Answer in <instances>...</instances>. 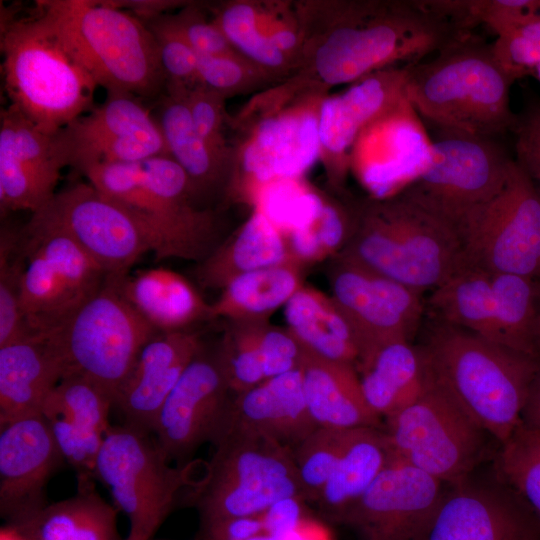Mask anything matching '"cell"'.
Wrapping results in <instances>:
<instances>
[{
  "label": "cell",
  "instance_id": "6da1fadb",
  "mask_svg": "<svg viewBox=\"0 0 540 540\" xmlns=\"http://www.w3.org/2000/svg\"><path fill=\"white\" fill-rule=\"evenodd\" d=\"M301 47L287 78L329 92L417 64L472 35L444 0L296 1Z\"/></svg>",
  "mask_w": 540,
  "mask_h": 540
},
{
  "label": "cell",
  "instance_id": "7a4b0ae2",
  "mask_svg": "<svg viewBox=\"0 0 540 540\" xmlns=\"http://www.w3.org/2000/svg\"><path fill=\"white\" fill-rule=\"evenodd\" d=\"M328 95L285 79L255 94L229 117L236 137L226 201L251 206L266 184L303 177L319 159V114Z\"/></svg>",
  "mask_w": 540,
  "mask_h": 540
},
{
  "label": "cell",
  "instance_id": "3957f363",
  "mask_svg": "<svg viewBox=\"0 0 540 540\" xmlns=\"http://www.w3.org/2000/svg\"><path fill=\"white\" fill-rule=\"evenodd\" d=\"M420 346L435 382L486 433L506 442L522 424L540 359L432 317Z\"/></svg>",
  "mask_w": 540,
  "mask_h": 540
},
{
  "label": "cell",
  "instance_id": "277c9868",
  "mask_svg": "<svg viewBox=\"0 0 540 540\" xmlns=\"http://www.w3.org/2000/svg\"><path fill=\"white\" fill-rule=\"evenodd\" d=\"M142 226L156 259L203 261L222 241L217 217L200 206L180 165L167 155L81 171Z\"/></svg>",
  "mask_w": 540,
  "mask_h": 540
},
{
  "label": "cell",
  "instance_id": "5b68a950",
  "mask_svg": "<svg viewBox=\"0 0 540 540\" xmlns=\"http://www.w3.org/2000/svg\"><path fill=\"white\" fill-rule=\"evenodd\" d=\"M514 80L497 61L492 43L475 35L407 66L406 96L435 129L495 138L512 131Z\"/></svg>",
  "mask_w": 540,
  "mask_h": 540
},
{
  "label": "cell",
  "instance_id": "8992f818",
  "mask_svg": "<svg viewBox=\"0 0 540 540\" xmlns=\"http://www.w3.org/2000/svg\"><path fill=\"white\" fill-rule=\"evenodd\" d=\"M336 256L421 293L464 266L456 230L398 195L358 203L353 232Z\"/></svg>",
  "mask_w": 540,
  "mask_h": 540
},
{
  "label": "cell",
  "instance_id": "52a82bcc",
  "mask_svg": "<svg viewBox=\"0 0 540 540\" xmlns=\"http://www.w3.org/2000/svg\"><path fill=\"white\" fill-rule=\"evenodd\" d=\"M37 4L39 12L98 86L139 98L165 92L167 80L158 44L142 20L108 2L49 0Z\"/></svg>",
  "mask_w": 540,
  "mask_h": 540
},
{
  "label": "cell",
  "instance_id": "ba28073f",
  "mask_svg": "<svg viewBox=\"0 0 540 540\" xmlns=\"http://www.w3.org/2000/svg\"><path fill=\"white\" fill-rule=\"evenodd\" d=\"M2 71L10 105L56 133L93 108L98 86L40 12L1 30Z\"/></svg>",
  "mask_w": 540,
  "mask_h": 540
},
{
  "label": "cell",
  "instance_id": "9c48e42d",
  "mask_svg": "<svg viewBox=\"0 0 540 540\" xmlns=\"http://www.w3.org/2000/svg\"><path fill=\"white\" fill-rule=\"evenodd\" d=\"M125 276L107 275L99 290L48 334L64 376L90 380L113 403L141 349L158 333L124 296L121 281Z\"/></svg>",
  "mask_w": 540,
  "mask_h": 540
},
{
  "label": "cell",
  "instance_id": "30bf717a",
  "mask_svg": "<svg viewBox=\"0 0 540 540\" xmlns=\"http://www.w3.org/2000/svg\"><path fill=\"white\" fill-rule=\"evenodd\" d=\"M195 487L201 523L259 516L277 501L302 496L293 450L264 437L224 432Z\"/></svg>",
  "mask_w": 540,
  "mask_h": 540
},
{
  "label": "cell",
  "instance_id": "8fae6325",
  "mask_svg": "<svg viewBox=\"0 0 540 540\" xmlns=\"http://www.w3.org/2000/svg\"><path fill=\"white\" fill-rule=\"evenodd\" d=\"M22 234V312L32 334L48 335L99 290L108 274L67 232L37 213Z\"/></svg>",
  "mask_w": 540,
  "mask_h": 540
},
{
  "label": "cell",
  "instance_id": "7c38bea8",
  "mask_svg": "<svg viewBox=\"0 0 540 540\" xmlns=\"http://www.w3.org/2000/svg\"><path fill=\"white\" fill-rule=\"evenodd\" d=\"M192 464L172 467L156 441L127 425L110 426L95 464V479L109 489L129 519L124 540H150L171 512Z\"/></svg>",
  "mask_w": 540,
  "mask_h": 540
},
{
  "label": "cell",
  "instance_id": "4fadbf2b",
  "mask_svg": "<svg viewBox=\"0 0 540 540\" xmlns=\"http://www.w3.org/2000/svg\"><path fill=\"white\" fill-rule=\"evenodd\" d=\"M427 169L398 196L456 230L503 187L513 158L495 138L435 129Z\"/></svg>",
  "mask_w": 540,
  "mask_h": 540
},
{
  "label": "cell",
  "instance_id": "5bb4252c",
  "mask_svg": "<svg viewBox=\"0 0 540 540\" xmlns=\"http://www.w3.org/2000/svg\"><path fill=\"white\" fill-rule=\"evenodd\" d=\"M386 421L394 457L452 485L467 480L484 450L486 432L431 373L421 394Z\"/></svg>",
  "mask_w": 540,
  "mask_h": 540
},
{
  "label": "cell",
  "instance_id": "9a60e30c",
  "mask_svg": "<svg viewBox=\"0 0 540 540\" xmlns=\"http://www.w3.org/2000/svg\"><path fill=\"white\" fill-rule=\"evenodd\" d=\"M464 265L540 278V198L512 160L501 190L456 226Z\"/></svg>",
  "mask_w": 540,
  "mask_h": 540
},
{
  "label": "cell",
  "instance_id": "2e32d148",
  "mask_svg": "<svg viewBox=\"0 0 540 540\" xmlns=\"http://www.w3.org/2000/svg\"><path fill=\"white\" fill-rule=\"evenodd\" d=\"M328 279L331 297L354 331L357 364L385 344L412 341L422 325L426 301L415 289L340 256Z\"/></svg>",
  "mask_w": 540,
  "mask_h": 540
},
{
  "label": "cell",
  "instance_id": "e0dca14e",
  "mask_svg": "<svg viewBox=\"0 0 540 540\" xmlns=\"http://www.w3.org/2000/svg\"><path fill=\"white\" fill-rule=\"evenodd\" d=\"M35 213L67 232L108 275L129 274L137 260L151 251L135 217L88 182L57 192Z\"/></svg>",
  "mask_w": 540,
  "mask_h": 540
},
{
  "label": "cell",
  "instance_id": "ac0fdd59",
  "mask_svg": "<svg viewBox=\"0 0 540 540\" xmlns=\"http://www.w3.org/2000/svg\"><path fill=\"white\" fill-rule=\"evenodd\" d=\"M432 152V138L406 96L359 134L350 172L371 199L385 200L399 195L427 169Z\"/></svg>",
  "mask_w": 540,
  "mask_h": 540
},
{
  "label": "cell",
  "instance_id": "d6986e66",
  "mask_svg": "<svg viewBox=\"0 0 540 540\" xmlns=\"http://www.w3.org/2000/svg\"><path fill=\"white\" fill-rule=\"evenodd\" d=\"M69 166L133 163L169 155L160 125L140 98L108 90L105 100L61 130Z\"/></svg>",
  "mask_w": 540,
  "mask_h": 540
},
{
  "label": "cell",
  "instance_id": "ffe728a7",
  "mask_svg": "<svg viewBox=\"0 0 540 540\" xmlns=\"http://www.w3.org/2000/svg\"><path fill=\"white\" fill-rule=\"evenodd\" d=\"M442 483L393 457L335 518L355 529L361 540H421L444 495Z\"/></svg>",
  "mask_w": 540,
  "mask_h": 540
},
{
  "label": "cell",
  "instance_id": "44dd1931",
  "mask_svg": "<svg viewBox=\"0 0 540 540\" xmlns=\"http://www.w3.org/2000/svg\"><path fill=\"white\" fill-rule=\"evenodd\" d=\"M69 166L61 130L38 128L15 107L0 113V212L35 213L55 191L61 171Z\"/></svg>",
  "mask_w": 540,
  "mask_h": 540
},
{
  "label": "cell",
  "instance_id": "7402d4cb",
  "mask_svg": "<svg viewBox=\"0 0 540 540\" xmlns=\"http://www.w3.org/2000/svg\"><path fill=\"white\" fill-rule=\"evenodd\" d=\"M231 392L217 353L203 348L167 397L153 432L167 459L187 456L219 432Z\"/></svg>",
  "mask_w": 540,
  "mask_h": 540
},
{
  "label": "cell",
  "instance_id": "603a6c76",
  "mask_svg": "<svg viewBox=\"0 0 540 540\" xmlns=\"http://www.w3.org/2000/svg\"><path fill=\"white\" fill-rule=\"evenodd\" d=\"M407 66L377 71L328 95L319 114V159L330 188L339 194L350 172V155L362 130L406 97Z\"/></svg>",
  "mask_w": 540,
  "mask_h": 540
},
{
  "label": "cell",
  "instance_id": "cb8c5ba5",
  "mask_svg": "<svg viewBox=\"0 0 540 540\" xmlns=\"http://www.w3.org/2000/svg\"><path fill=\"white\" fill-rule=\"evenodd\" d=\"M0 427V514L13 525L48 504L47 481L65 460L41 413Z\"/></svg>",
  "mask_w": 540,
  "mask_h": 540
},
{
  "label": "cell",
  "instance_id": "d4e9b609",
  "mask_svg": "<svg viewBox=\"0 0 540 540\" xmlns=\"http://www.w3.org/2000/svg\"><path fill=\"white\" fill-rule=\"evenodd\" d=\"M113 399L77 375L64 376L46 399L41 416L64 460L77 472L78 486L93 484L96 459L110 425Z\"/></svg>",
  "mask_w": 540,
  "mask_h": 540
},
{
  "label": "cell",
  "instance_id": "484cf974",
  "mask_svg": "<svg viewBox=\"0 0 540 540\" xmlns=\"http://www.w3.org/2000/svg\"><path fill=\"white\" fill-rule=\"evenodd\" d=\"M202 348L199 334L189 329L154 335L141 349L114 400L113 407L120 410L125 425L144 434L153 432L167 397Z\"/></svg>",
  "mask_w": 540,
  "mask_h": 540
},
{
  "label": "cell",
  "instance_id": "4316f807",
  "mask_svg": "<svg viewBox=\"0 0 540 540\" xmlns=\"http://www.w3.org/2000/svg\"><path fill=\"white\" fill-rule=\"evenodd\" d=\"M536 525L511 497L465 480L444 492L421 540H538Z\"/></svg>",
  "mask_w": 540,
  "mask_h": 540
},
{
  "label": "cell",
  "instance_id": "83f0119b",
  "mask_svg": "<svg viewBox=\"0 0 540 540\" xmlns=\"http://www.w3.org/2000/svg\"><path fill=\"white\" fill-rule=\"evenodd\" d=\"M316 428L308 411L299 367L237 394L216 437L224 432H239L264 437L293 450Z\"/></svg>",
  "mask_w": 540,
  "mask_h": 540
},
{
  "label": "cell",
  "instance_id": "f1b7e54d",
  "mask_svg": "<svg viewBox=\"0 0 540 540\" xmlns=\"http://www.w3.org/2000/svg\"><path fill=\"white\" fill-rule=\"evenodd\" d=\"M64 376L48 335H32L0 347V426L39 414Z\"/></svg>",
  "mask_w": 540,
  "mask_h": 540
},
{
  "label": "cell",
  "instance_id": "f546056e",
  "mask_svg": "<svg viewBox=\"0 0 540 540\" xmlns=\"http://www.w3.org/2000/svg\"><path fill=\"white\" fill-rule=\"evenodd\" d=\"M188 89L167 86L156 117L169 155L186 173L196 202L225 199L233 161L212 149L196 132L186 102Z\"/></svg>",
  "mask_w": 540,
  "mask_h": 540
},
{
  "label": "cell",
  "instance_id": "4dcf8cb0",
  "mask_svg": "<svg viewBox=\"0 0 540 540\" xmlns=\"http://www.w3.org/2000/svg\"><path fill=\"white\" fill-rule=\"evenodd\" d=\"M300 368L308 411L317 427H379L380 416L365 399L355 365L303 351Z\"/></svg>",
  "mask_w": 540,
  "mask_h": 540
},
{
  "label": "cell",
  "instance_id": "1f68e13d",
  "mask_svg": "<svg viewBox=\"0 0 540 540\" xmlns=\"http://www.w3.org/2000/svg\"><path fill=\"white\" fill-rule=\"evenodd\" d=\"M356 369L368 405L385 418L412 403L430 378L421 346L409 340L381 346L360 361Z\"/></svg>",
  "mask_w": 540,
  "mask_h": 540
},
{
  "label": "cell",
  "instance_id": "d6a6232c",
  "mask_svg": "<svg viewBox=\"0 0 540 540\" xmlns=\"http://www.w3.org/2000/svg\"><path fill=\"white\" fill-rule=\"evenodd\" d=\"M289 262L286 237L252 209L246 221L199 262L196 276L203 287L222 289L237 276Z\"/></svg>",
  "mask_w": 540,
  "mask_h": 540
},
{
  "label": "cell",
  "instance_id": "836d02e7",
  "mask_svg": "<svg viewBox=\"0 0 540 540\" xmlns=\"http://www.w3.org/2000/svg\"><path fill=\"white\" fill-rule=\"evenodd\" d=\"M121 290L158 332L187 330L196 322L211 319V304L188 279L167 268L128 274L121 281Z\"/></svg>",
  "mask_w": 540,
  "mask_h": 540
},
{
  "label": "cell",
  "instance_id": "e575fe53",
  "mask_svg": "<svg viewBox=\"0 0 540 540\" xmlns=\"http://www.w3.org/2000/svg\"><path fill=\"white\" fill-rule=\"evenodd\" d=\"M284 308L287 329L303 351L356 366L359 349L354 331L331 296L303 285Z\"/></svg>",
  "mask_w": 540,
  "mask_h": 540
},
{
  "label": "cell",
  "instance_id": "d590c367",
  "mask_svg": "<svg viewBox=\"0 0 540 540\" xmlns=\"http://www.w3.org/2000/svg\"><path fill=\"white\" fill-rule=\"evenodd\" d=\"M28 540H124L117 527V511L95 491L79 486L76 495L47 504L10 525Z\"/></svg>",
  "mask_w": 540,
  "mask_h": 540
},
{
  "label": "cell",
  "instance_id": "8d00e7d4",
  "mask_svg": "<svg viewBox=\"0 0 540 540\" xmlns=\"http://www.w3.org/2000/svg\"><path fill=\"white\" fill-rule=\"evenodd\" d=\"M393 457L388 437L379 427L347 429L318 502L336 517L366 491Z\"/></svg>",
  "mask_w": 540,
  "mask_h": 540
},
{
  "label": "cell",
  "instance_id": "74e56055",
  "mask_svg": "<svg viewBox=\"0 0 540 540\" xmlns=\"http://www.w3.org/2000/svg\"><path fill=\"white\" fill-rule=\"evenodd\" d=\"M426 309L434 319L503 345L491 276L484 270L461 267L431 291Z\"/></svg>",
  "mask_w": 540,
  "mask_h": 540
},
{
  "label": "cell",
  "instance_id": "f35d334b",
  "mask_svg": "<svg viewBox=\"0 0 540 540\" xmlns=\"http://www.w3.org/2000/svg\"><path fill=\"white\" fill-rule=\"evenodd\" d=\"M302 267L294 262L254 270L232 279L211 304V318L264 322L303 286Z\"/></svg>",
  "mask_w": 540,
  "mask_h": 540
},
{
  "label": "cell",
  "instance_id": "ab89813d",
  "mask_svg": "<svg viewBox=\"0 0 540 540\" xmlns=\"http://www.w3.org/2000/svg\"><path fill=\"white\" fill-rule=\"evenodd\" d=\"M490 276L503 345L540 359V278Z\"/></svg>",
  "mask_w": 540,
  "mask_h": 540
},
{
  "label": "cell",
  "instance_id": "60d3db41",
  "mask_svg": "<svg viewBox=\"0 0 540 540\" xmlns=\"http://www.w3.org/2000/svg\"><path fill=\"white\" fill-rule=\"evenodd\" d=\"M212 14L213 22L243 58L276 82L291 75L292 61L273 46L259 28L255 0L222 2L212 8Z\"/></svg>",
  "mask_w": 540,
  "mask_h": 540
},
{
  "label": "cell",
  "instance_id": "b9f144b4",
  "mask_svg": "<svg viewBox=\"0 0 540 540\" xmlns=\"http://www.w3.org/2000/svg\"><path fill=\"white\" fill-rule=\"evenodd\" d=\"M357 204H344L330 196L318 216L306 227L286 236L292 261L303 266L338 255L356 222Z\"/></svg>",
  "mask_w": 540,
  "mask_h": 540
},
{
  "label": "cell",
  "instance_id": "7bdbcfd3",
  "mask_svg": "<svg viewBox=\"0 0 540 540\" xmlns=\"http://www.w3.org/2000/svg\"><path fill=\"white\" fill-rule=\"evenodd\" d=\"M326 197L303 177L281 178L263 186L251 207L260 211L286 237L308 226L320 213Z\"/></svg>",
  "mask_w": 540,
  "mask_h": 540
},
{
  "label": "cell",
  "instance_id": "ee69618b",
  "mask_svg": "<svg viewBox=\"0 0 540 540\" xmlns=\"http://www.w3.org/2000/svg\"><path fill=\"white\" fill-rule=\"evenodd\" d=\"M501 445L500 474L540 525V430L522 423Z\"/></svg>",
  "mask_w": 540,
  "mask_h": 540
},
{
  "label": "cell",
  "instance_id": "f6af8a7d",
  "mask_svg": "<svg viewBox=\"0 0 540 540\" xmlns=\"http://www.w3.org/2000/svg\"><path fill=\"white\" fill-rule=\"evenodd\" d=\"M26 264L23 234L7 228L0 237V347L34 334L21 307V282Z\"/></svg>",
  "mask_w": 540,
  "mask_h": 540
},
{
  "label": "cell",
  "instance_id": "bcb514c9",
  "mask_svg": "<svg viewBox=\"0 0 540 540\" xmlns=\"http://www.w3.org/2000/svg\"><path fill=\"white\" fill-rule=\"evenodd\" d=\"M264 322H229L216 352L229 388L236 395L266 380L260 346Z\"/></svg>",
  "mask_w": 540,
  "mask_h": 540
},
{
  "label": "cell",
  "instance_id": "7dc6e473",
  "mask_svg": "<svg viewBox=\"0 0 540 540\" xmlns=\"http://www.w3.org/2000/svg\"><path fill=\"white\" fill-rule=\"evenodd\" d=\"M347 429L317 427L293 449L305 500L318 501L338 460Z\"/></svg>",
  "mask_w": 540,
  "mask_h": 540
},
{
  "label": "cell",
  "instance_id": "c3c4849f",
  "mask_svg": "<svg viewBox=\"0 0 540 540\" xmlns=\"http://www.w3.org/2000/svg\"><path fill=\"white\" fill-rule=\"evenodd\" d=\"M196 55L200 85L224 98L278 83L239 54Z\"/></svg>",
  "mask_w": 540,
  "mask_h": 540
},
{
  "label": "cell",
  "instance_id": "681fc988",
  "mask_svg": "<svg viewBox=\"0 0 540 540\" xmlns=\"http://www.w3.org/2000/svg\"><path fill=\"white\" fill-rule=\"evenodd\" d=\"M158 44L160 63L167 86L188 90L200 85L197 71V55L173 24L170 15L159 14L148 20Z\"/></svg>",
  "mask_w": 540,
  "mask_h": 540
},
{
  "label": "cell",
  "instance_id": "f907efd6",
  "mask_svg": "<svg viewBox=\"0 0 540 540\" xmlns=\"http://www.w3.org/2000/svg\"><path fill=\"white\" fill-rule=\"evenodd\" d=\"M492 48L514 81L533 76L540 82V19L497 36Z\"/></svg>",
  "mask_w": 540,
  "mask_h": 540
},
{
  "label": "cell",
  "instance_id": "816d5d0a",
  "mask_svg": "<svg viewBox=\"0 0 540 540\" xmlns=\"http://www.w3.org/2000/svg\"><path fill=\"white\" fill-rule=\"evenodd\" d=\"M220 94L198 85L187 91L186 102L198 135L216 152L233 161L234 149L225 136L229 115Z\"/></svg>",
  "mask_w": 540,
  "mask_h": 540
},
{
  "label": "cell",
  "instance_id": "f5cc1de1",
  "mask_svg": "<svg viewBox=\"0 0 540 540\" xmlns=\"http://www.w3.org/2000/svg\"><path fill=\"white\" fill-rule=\"evenodd\" d=\"M471 15L499 36L540 19V0H471Z\"/></svg>",
  "mask_w": 540,
  "mask_h": 540
},
{
  "label": "cell",
  "instance_id": "db71d44e",
  "mask_svg": "<svg viewBox=\"0 0 540 540\" xmlns=\"http://www.w3.org/2000/svg\"><path fill=\"white\" fill-rule=\"evenodd\" d=\"M170 18L197 54H238L213 20L207 19L196 4H187L178 13L170 15Z\"/></svg>",
  "mask_w": 540,
  "mask_h": 540
},
{
  "label": "cell",
  "instance_id": "11a10c76",
  "mask_svg": "<svg viewBox=\"0 0 540 540\" xmlns=\"http://www.w3.org/2000/svg\"><path fill=\"white\" fill-rule=\"evenodd\" d=\"M513 160L531 181L540 198V104H532L518 115Z\"/></svg>",
  "mask_w": 540,
  "mask_h": 540
},
{
  "label": "cell",
  "instance_id": "9f6ffc18",
  "mask_svg": "<svg viewBox=\"0 0 540 540\" xmlns=\"http://www.w3.org/2000/svg\"><path fill=\"white\" fill-rule=\"evenodd\" d=\"M260 346L266 379L300 367L303 349L287 327L264 322L260 331Z\"/></svg>",
  "mask_w": 540,
  "mask_h": 540
},
{
  "label": "cell",
  "instance_id": "6f0895ef",
  "mask_svg": "<svg viewBox=\"0 0 540 540\" xmlns=\"http://www.w3.org/2000/svg\"><path fill=\"white\" fill-rule=\"evenodd\" d=\"M304 498L292 496L281 499L261 514L264 532L284 540L307 517Z\"/></svg>",
  "mask_w": 540,
  "mask_h": 540
},
{
  "label": "cell",
  "instance_id": "680465c9",
  "mask_svg": "<svg viewBox=\"0 0 540 540\" xmlns=\"http://www.w3.org/2000/svg\"><path fill=\"white\" fill-rule=\"evenodd\" d=\"M264 532L261 515L201 523L199 540H248Z\"/></svg>",
  "mask_w": 540,
  "mask_h": 540
},
{
  "label": "cell",
  "instance_id": "91938a15",
  "mask_svg": "<svg viewBox=\"0 0 540 540\" xmlns=\"http://www.w3.org/2000/svg\"><path fill=\"white\" fill-rule=\"evenodd\" d=\"M522 423L540 430V363L529 387Z\"/></svg>",
  "mask_w": 540,
  "mask_h": 540
},
{
  "label": "cell",
  "instance_id": "94428289",
  "mask_svg": "<svg viewBox=\"0 0 540 540\" xmlns=\"http://www.w3.org/2000/svg\"><path fill=\"white\" fill-rule=\"evenodd\" d=\"M284 540H332L329 531L319 522L306 518Z\"/></svg>",
  "mask_w": 540,
  "mask_h": 540
},
{
  "label": "cell",
  "instance_id": "6125c7cd",
  "mask_svg": "<svg viewBox=\"0 0 540 540\" xmlns=\"http://www.w3.org/2000/svg\"><path fill=\"white\" fill-rule=\"evenodd\" d=\"M0 540H28L13 526L5 524L0 529Z\"/></svg>",
  "mask_w": 540,
  "mask_h": 540
},
{
  "label": "cell",
  "instance_id": "be15d7a7",
  "mask_svg": "<svg viewBox=\"0 0 540 540\" xmlns=\"http://www.w3.org/2000/svg\"><path fill=\"white\" fill-rule=\"evenodd\" d=\"M248 540H281L273 535H270L266 532L258 533L252 537H250Z\"/></svg>",
  "mask_w": 540,
  "mask_h": 540
}]
</instances>
